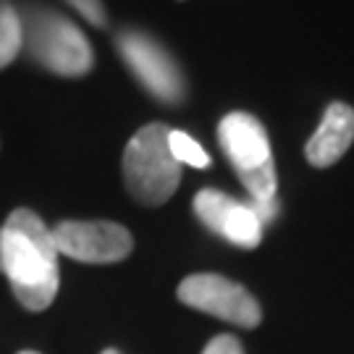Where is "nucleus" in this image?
Wrapping results in <instances>:
<instances>
[{"label":"nucleus","instance_id":"obj_8","mask_svg":"<svg viewBox=\"0 0 354 354\" xmlns=\"http://www.w3.org/2000/svg\"><path fill=\"white\" fill-rule=\"evenodd\" d=\"M218 142L236 174H247L273 160L266 127L250 113H228L218 124Z\"/></svg>","mask_w":354,"mask_h":354},{"label":"nucleus","instance_id":"obj_15","mask_svg":"<svg viewBox=\"0 0 354 354\" xmlns=\"http://www.w3.org/2000/svg\"><path fill=\"white\" fill-rule=\"evenodd\" d=\"M0 273H3V228H0Z\"/></svg>","mask_w":354,"mask_h":354},{"label":"nucleus","instance_id":"obj_12","mask_svg":"<svg viewBox=\"0 0 354 354\" xmlns=\"http://www.w3.org/2000/svg\"><path fill=\"white\" fill-rule=\"evenodd\" d=\"M236 176L241 178L244 189L250 192L252 203L276 200V187H279V181H276V165H273V160L266 165H260V168H254V171H247V174H236Z\"/></svg>","mask_w":354,"mask_h":354},{"label":"nucleus","instance_id":"obj_9","mask_svg":"<svg viewBox=\"0 0 354 354\" xmlns=\"http://www.w3.org/2000/svg\"><path fill=\"white\" fill-rule=\"evenodd\" d=\"M354 142V108L346 102H330L326 113L320 118V127L310 137L304 155L310 165L315 168H328L336 160H342V155Z\"/></svg>","mask_w":354,"mask_h":354},{"label":"nucleus","instance_id":"obj_6","mask_svg":"<svg viewBox=\"0 0 354 354\" xmlns=\"http://www.w3.org/2000/svg\"><path fill=\"white\" fill-rule=\"evenodd\" d=\"M178 299L226 323L254 328L263 320V310L250 291L215 273H194L178 283Z\"/></svg>","mask_w":354,"mask_h":354},{"label":"nucleus","instance_id":"obj_17","mask_svg":"<svg viewBox=\"0 0 354 354\" xmlns=\"http://www.w3.org/2000/svg\"><path fill=\"white\" fill-rule=\"evenodd\" d=\"M19 354H39V352H19Z\"/></svg>","mask_w":354,"mask_h":354},{"label":"nucleus","instance_id":"obj_3","mask_svg":"<svg viewBox=\"0 0 354 354\" xmlns=\"http://www.w3.org/2000/svg\"><path fill=\"white\" fill-rule=\"evenodd\" d=\"M168 131L171 129L165 124H147L129 140L124 150L127 189L147 207L168 203L181 181V165L168 150Z\"/></svg>","mask_w":354,"mask_h":354},{"label":"nucleus","instance_id":"obj_10","mask_svg":"<svg viewBox=\"0 0 354 354\" xmlns=\"http://www.w3.org/2000/svg\"><path fill=\"white\" fill-rule=\"evenodd\" d=\"M24 48V32H21V16L11 0L0 6V68L11 64Z\"/></svg>","mask_w":354,"mask_h":354},{"label":"nucleus","instance_id":"obj_11","mask_svg":"<svg viewBox=\"0 0 354 354\" xmlns=\"http://www.w3.org/2000/svg\"><path fill=\"white\" fill-rule=\"evenodd\" d=\"M168 150H171V155H174V160L178 165H192V168H207L210 165V155L187 131L171 129L168 131Z\"/></svg>","mask_w":354,"mask_h":354},{"label":"nucleus","instance_id":"obj_2","mask_svg":"<svg viewBox=\"0 0 354 354\" xmlns=\"http://www.w3.org/2000/svg\"><path fill=\"white\" fill-rule=\"evenodd\" d=\"M21 16V32H24V48L32 61L45 66L48 71L58 76H84L92 68V48L82 29L64 13L42 8V6H26Z\"/></svg>","mask_w":354,"mask_h":354},{"label":"nucleus","instance_id":"obj_18","mask_svg":"<svg viewBox=\"0 0 354 354\" xmlns=\"http://www.w3.org/2000/svg\"><path fill=\"white\" fill-rule=\"evenodd\" d=\"M3 3H6V0H0V6H3Z\"/></svg>","mask_w":354,"mask_h":354},{"label":"nucleus","instance_id":"obj_7","mask_svg":"<svg viewBox=\"0 0 354 354\" xmlns=\"http://www.w3.org/2000/svg\"><path fill=\"white\" fill-rule=\"evenodd\" d=\"M194 213L213 234L236 244L241 250H252L263 239V226L247 203H239L218 189H203L194 197Z\"/></svg>","mask_w":354,"mask_h":354},{"label":"nucleus","instance_id":"obj_5","mask_svg":"<svg viewBox=\"0 0 354 354\" xmlns=\"http://www.w3.org/2000/svg\"><path fill=\"white\" fill-rule=\"evenodd\" d=\"M50 234L58 254L92 266L121 263L134 250L131 234L113 221H61Z\"/></svg>","mask_w":354,"mask_h":354},{"label":"nucleus","instance_id":"obj_1","mask_svg":"<svg viewBox=\"0 0 354 354\" xmlns=\"http://www.w3.org/2000/svg\"><path fill=\"white\" fill-rule=\"evenodd\" d=\"M3 273L13 297L32 313L48 310L58 294V250L35 210L19 207L3 223Z\"/></svg>","mask_w":354,"mask_h":354},{"label":"nucleus","instance_id":"obj_13","mask_svg":"<svg viewBox=\"0 0 354 354\" xmlns=\"http://www.w3.org/2000/svg\"><path fill=\"white\" fill-rule=\"evenodd\" d=\"M66 3L82 13L89 24H95V26L108 24V11H105V3H102V0H66Z\"/></svg>","mask_w":354,"mask_h":354},{"label":"nucleus","instance_id":"obj_16","mask_svg":"<svg viewBox=\"0 0 354 354\" xmlns=\"http://www.w3.org/2000/svg\"><path fill=\"white\" fill-rule=\"evenodd\" d=\"M102 354H121V352H115V349H105Z\"/></svg>","mask_w":354,"mask_h":354},{"label":"nucleus","instance_id":"obj_14","mask_svg":"<svg viewBox=\"0 0 354 354\" xmlns=\"http://www.w3.org/2000/svg\"><path fill=\"white\" fill-rule=\"evenodd\" d=\"M203 354H244V349H241L239 339L223 333V336H215L213 342L205 346Z\"/></svg>","mask_w":354,"mask_h":354},{"label":"nucleus","instance_id":"obj_4","mask_svg":"<svg viewBox=\"0 0 354 354\" xmlns=\"http://www.w3.org/2000/svg\"><path fill=\"white\" fill-rule=\"evenodd\" d=\"M115 48L121 53L127 68L137 76V82L155 100L165 105H178L184 100L187 82H184L176 58L152 35H145L140 29H124L115 37Z\"/></svg>","mask_w":354,"mask_h":354}]
</instances>
